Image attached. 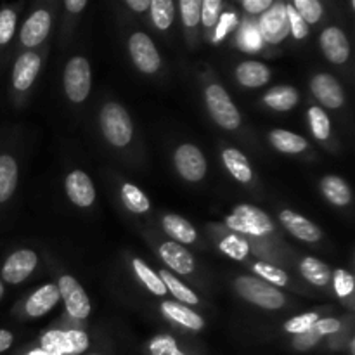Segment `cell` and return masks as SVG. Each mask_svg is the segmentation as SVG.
I'll list each match as a JSON object with an SVG mask.
<instances>
[{"instance_id": "6da1fadb", "label": "cell", "mask_w": 355, "mask_h": 355, "mask_svg": "<svg viewBox=\"0 0 355 355\" xmlns=\"http://www.w3.org/2000/svg\"><path fill=\"white\" fill-rule=\"evenodd\" d=\"M101 130L107 142L116 148H123L132 141L134 127L123 106L116 103H107L101 111Z\"/></svg>"}, {"instance_id": "7a4b0ae2", "label": "cell", "mask_w": 355, "mask_h": 355, "mask_svg": "<svg viewBox=\"0 0 355 355\" xmlns=\"http://www.w3.org/2000/svg\"><path fill=\"white\" fill-rule=\"evenodd\" d=\"M234 286L245 300L252 302V304L259 305L262 309H269V311L281 309L286 302L284 295L279 290H276V288L267 284L266 281L259 279V277H238Z\"/></svg>"}, {"instance_id": "3957f363", "label": "cell", "mask_w": 355, "mask_h": 355, "mask_svg": "<svg viewBox=\"0 0 355 355\" xmlns=\"http://www.w3.org/2000/svg\"><path fill=\"white\" fill-rule=\"evenodd\" d=\"M229 227L236 232H245L250 236H266L274 231L272 220L266 211L252 205H239L225 218Z\"/></svg>"}, {"instance_id": "277c9868", "label": "cell", "mask_w": 355, "mask_h": 355, "mask_svg": "<svg viewBox=\"0 0 355 355\" xmlns=\"http://www.w3.org/2000/svg\"><path fill=\"white\" fill-rule=\"evenodd\" d=\"M205 99H207L208 111H210L211 118L217 121L225 130H236L241 123V114H239L238 107L231 101L229 94L222 89L220 85L214 83L205 92Z\"/></svg>"}, {"instance_id": "5b68a950", "label": "cell", "mask_w": 355, "mask_h": 355, "mask_svg": "<svg viewBox=\"0 0 355 355\" xmlns=\"http://www.w3.org/2000/svg\"><path fill=\"white\" fill-rule=\"evenodd\" d=\"M90 85H92V73H90L89 61L76 55L66 64L64 69L66 96L73 103H83L89 97Z\"/></svg>"}, {"instance_id": "8992f818", "label": "cell", "mask_w": 355, "mask_h": 355, "mask_svg": "<svg viewBox=\"0 0 355 355\" xmlns=\"http://www.w3.org/2000/svg\"><path fill=\"white\" fill-rule=\"evenodd\" d=\"M89 347V336L83 331H49L42 336V350L47 355L82 354Z\"/></svg>"}, {"instance_id": "52a82bcc", "label": "cell", "mask_w": 355, "mask_h": 355, "mask_svg": "<svg viewBox=\"0 0 355 355\" xmlns=\"http://www.w3.org/2000/svg\"><path fill=\"white\" fill-rule=\"evenodd\" d=\"M128 51H130L132 61L134 64L141 69L142 73H151L158 71L162 59H159L158 51H156L155 44L151 38L146 33H134L128 40Z\"/></svg>"}, {"instance_id": "ba28073f", "label": "cell", "mask_w": 355, "mask_h": 355, "mask_svg": "<svg viewBox=\"0 0 355 355\" xmlns=\"http://www.w3.org/2000/svg\"><path fill=\"white\" fill-rule=\"evenodd\" d=\"M177 170L189 182H198L207 173V159L203 153L193 144H182L173 156Z\"/></svg>"}, {"instance_id": "9c48e42d", "label": "cell", "mask_w": 355, "mask_h": 355, "mask_svg": "<svg viewBox=\"0 0 355 355\" xmlns=\"http://www.w3.org/2000/svg\"><path fill=\"white\" fill-rule=\"evenodd\" d=\"M58 290H59V295L64 298L66 309H68V312L73 315V318L76 319L89 318L90 300L75 277L71 276L59 277Z\"/></svg>"}, {"instance_id": "30bf717a", "label": "cell", "mask_w": 355, "mask_h": 355, "mask_svg": "<svg viewBox=\"0 0 355 355\" xmlns=\"http://www.w3.org/2000/svg\"><path fill=\"white\" fill-rule=\"evenodd\" d=\"M38 259L31 250H17L9 259L6 260L2 267V279L10 284L23 283L33 269L37 267Z\"/></svg>"}, {"instance_id": "8fae6325", "label": "cell", "mask_w": 355, "mask_h": 355, "mask_svg": "<svg viewBox=\"0 0 355 355\" xmlns=\"http://www.w3.org/2000/svg\"><path fill=\"white\" fill-rule=\"evenodd\" d=\"M311 89L312 92H314V96L319 99V103L324 104L329 110H336V107H340L345 103L343 89L335 76L326 75V73H319V75H315L314 78H312Z\"/></svg>"}, {"instance_id": "7c38bea8", "label": "cell", "mask_w": 355, "mask_h": 355, "mask_svg": "<svg viewBox=\"0 0 355 355\" xmlns=\"http://www.w3.org/2000/svg\"><path fill=\"white\" fill-rule=\"evenodd\" d=\"M288 31H290V24H288V16L284 6H276L272 10L266 14L260 21L259 33L260 37L270 44H279L286 38Z\"/></svg>"}, {"instance_id": "4fadbf2b", "label": "cell", "mask_w": 355, "mask_h": 355, "mask_svg": "<svg viewBox=\"0 0 355 355\" xmlns=\"http://www.w3.org/2000/svg\"><path fill=\"white\" fill-rule=\"evenodd\" d=\"M66 193L76 207L82 208L90 207L96 200V187L90 177L82 170H75L66 177Z\"/></svg>"}, {"instance_id": "5bb4252c", "label": "cell", "mask_w": 355, "mask_h": 355, "mask_svg": "<svg viewBox=\"0 0 355 355\" xmlns=\"http://www.w3.org/2000/svg\"><path fill=\"white\" fill-rule=\"evenodd\" d=\"M321 47L328 61L335 62V64H343L349 59V38H347V35L340 28L329 26L322 31Z\"/></svg>"}, {"instance_id": "9a60e30c", "label": "cell", "mask_w": 355, "mask_h": 355, "mask_svg": "<svg viewBox=\"0 0 355 355\" xmlns=\"http://www.w3.org/2000/svg\"><path fill=\"white\" fill-rule=\"evenodd\" d=\"M51 14L47 10L40 9L31 14L21 28V42L24 47H35V45L42 44L51 31Z\"/></svg>"}, {"instance_id": "2e32d148", "label": "cell", "mask_w": 355, "mask_h": 355, "mask_svg": "<svg viewBox=\"0 0 355 355\" xmlns=\"http://www.w3.org/2000/svg\"><path fill=\"white\" fill-rule=\"evenodd\" d=\"M40 69V58L35 52H24L17 58L12 69V85L14 89L24 92L33 85L35 78Z\"/></svg>"}, {"instance_id": "e0dca14e", "label": "cell", "mask_w": 355, "mask_h": 355, "mask_svg": "<svg viewBox=\"0 0 355 355\" xmlns=\"http://www.w3.org/2000/svg\"><path fill=\"white\" fill-rule=\"evenodd\" d=\"M281 222H283L284 227L295 236V238L302 239V241H307V243H315L321 239L322 232L314 222L307 220L305 217L302 215L295 214L291 210H283L279 215Z\"/></svg>"}, {"instance_id": "ac0fdd59", "label": "cell", "mask_w": 355, "mask_h": 355, "mask_svg": "<svg viewBox=\"0 0 355 355\" xmlns=\"http://www.w3.org/2000/svg\"><path fill=\"white\" fill-rule=\"evenodd\" d=\"M159 255H162L163 262L168 267H172L175 272L182 274V276H189L194 270V259L184 246L179 243L168 241L163 243L159 246Z\"/></svg>"}, {"instance_id": "d6986e66", "label": "cell", "mask_w": 355, "mask_h": 355, "mask_svg": "<svg viewBox=\"0 0 355 355\" xmlns=\"http://www.w3.org/2000/svg\"><path fill=\"white\" fill-rule=\"evenodd\" d=\"M61 295H59L58 286L54 284H45L40 290L35 291L30 298L26 300V314L30 318H42L44 314H47L51 309L55 307V304L59 302Z\"/></svg>"}, {"instance_id": "ffe728a7", "label": "cell", "mask_w": 355, "mask_h": 355, "mask_svg": "<svg viewBox=\"0 0 355 355\" xmlns=\"http://www.w3.org/2000/svg\"><path fill=\"white\" fill-rule=\"evenodd\" d=\"M236 76L241 85L257 89L269 82L270 69L259 61H245L236 68Z\"/></svg>"}, {"instance_id": "44dd1931", "label": "cell", "mask_w": 355, "mask_h": 355, "mask_svg": "<svg viewBox=\"0 0 355 355\" xmlns=\"http://www.w3.org/2000/svg\"><path fill=\"white\" fill-rule=\"evenodd\" d=\"M162 312L166 318L173 319L175 322L193 329V331H200V329L205 328V321L201 319V315H198L196 312L191 311L186 305H179L175 302H165L162 305Z\"/></svg>"}, {"instance_id": "7402d4cb", "label": "cell", "mask_w": 355, "mask_h": 355, "mask_svg": "<svg viewBox=\"0 0 355 355\" xmlns=\"http://www.w3.org/2000/svg\"><path fill=\"white\" fill-rule=\"evenodd\" d=\"M17 186V163L12 156L0 155V205L10 200Z\"/></svg>"}, {"instance_id": "603a6c76", "label": "cell", "mask_w": 355, "mask_h": 355, "mask_svg": "<svg viewBox=\"0 0 355 355\" xmlns=\"http://www.w3.org/2000/svg\"><path fill=\"white\" fill-rule=\"evenodd\" d=\"M222 162H224L225 168L229 170V173H231L236 180H239V182L243 184L252 180V166H250L248 158H246L241 151H238V149H225V151L222 153Z\"/></svg>"}, {"instance_id": "cb8c5ba5", "label": "cell", "mask_w": 355, "mask_h": 355, "mask_svg": "<svg viewBox=\"0 0 355 355\" xmlns=\"http://www.w3.org/2000/svg\"><path fill=\"white\" fill-rule=\"evenodd\" d=\"M163 229L175 241L184 243V245H193L196 241V229L191 225V222H187L184 217H179V215H165L163 217Z\"/></svg>"}, {"instance_id": "d4e9b609", "label": "cell", "mask_w": 355, "mask_h": 355, "mask_svg": "<svg viewBox=\"0 0 355 355\" xmlns=\"http://www.w3.org/2000/svg\"><path fill=\"white\" fill-rule=\"evenodd\" d=\"M322 194L331 201L336 207H347V205L352 201V193H350V187L347 186L345 180L342 177L336 175H328L322 179L321 182Z\"/></svg>"}, {"instance_id": "484cf974", "label": "cell", "mask_w": 355, "mask_h": 355, "mask_svg": "<svg viewBox=\"0 0 355 355\" xmlns=\"http://www.w3.org/2000/svg\"><path fill=\"white\" fill-rule=\"evenodd\" d=\"M269 139L277 151L286 153V155H297V153H302L307 149V141L290 130H281V128H277V130L270 132Z\"/></svg>"}, {"instance_id": "4316f807", "label": "cell", "mask_w": 355, "mask_h": 355, "mask_svg": "<svg viewBox=\"0 0 355 355\" xmlns=\"http://www.w3.org/2000/svg\"><path fill=\"white\" fill-rule=\"evenodd\" d=\"M300 272L314 286H326L331 279V270H329L328 263L321 262L314 257H307V259L302 260Z\"/></svg>"}, {"instance_id": "83f0119b", "label": "cell", "mask_w": 355, "mask_h": 355, "mask_svg": "<svg viewBox=\"0 0 355 355\" xmlns=\"http://www.w3.org/2000/svg\"><path fill=\"white\" fill-rule=\"evenodd\" d=\"M266 104L269 107L276 111H290L291 107L297 106L298 103V92L293 89V87L288 85H281V87H274L272 90L266 94L263 97Z\"/></svg>"}, {"instance_id": "f1b7e54d", "label": "cell", "mask_w": 355, "mask_h": 355, "mask_svg": "<svg viewBox=\"0 0 355 355\" xmlns=\"http://www.w3.org/2000/svg\"><path fill=\"white\" fill-rule=\"evenodd\" d=\"M158 276L162 277L163 284H165V288H166V291H170V293H172L173 297L177 298V300L184 302V304H187V305H196L198 302H200L198 295L194 293L193 290H189L186 284L180 283V281L177 279L173 274H170L168 270H162Z\"/></svg>"}, {"instance_id": "f546056e", "label": "cell", "mask_w": 355, "mask_h": 355, "mask_svg": "<svg viewBox=\"0 0 355 355\" xmlns=\"http://www.w3.org/2000/svg\"><path fill=\"white\" fill-rule=\"evenodd\" d=\"M132 263H134V270H135V274H137V277L146 284V286H148V290L151 291V293L158 295V297H163L165 293H168L165 288V284H163L162 277H159L155 270L149 269V267L146 266L142 260L134 259V262Z\"/></svg>"}, {"instance_id": "4dcf8cb0", "label": "cell", "mask_w": 355, "mask_h": 355, "mask_svg": "<svg viewBox=\"0 0 355 355\" xmlns=\"http://www.w3.org/2000/svg\"><path fill=\"white\" fill-rule=\"evenodd\" d=\"M121 198H123L128 210L134 211V214H146L149 210V207H151L148 196L137 186H134V184H123V187H121Z\"/></svg>"}, {"instance_id": "1f68e13d", "label": "cell", "mask_w": 355, "mask_h": 355, "mask_svg": "<svg viewBox=\"0 0 355 355\" xmlns=\"http://www.w3.org/2000/svg\"><path fill=\"white\" fill-rule=\"evenodd\" d=\"M149 7H151V16L156 28H159V30H168L173 21L172 0H153V2H149Z\"/></svg>"}, {"instance_id": "d6a6232c", "label": "cell", "mask_w": 355, "mask_h": 355, "mask_svg": "<svg viewBox=\"0 0 355 355\" xmlns=\"http://www.w3.org/2000/svg\"><path fill=\"white\" fill-rule=\"evenodd\" d=\"M309 121H311V130L315 139L319 141H326L331 134V121L326 116L324 111L318 106H312L309 110Z\"/></svg>"}, {"instance_id": "836d02e7", "label": "cell", "mask_w": 355, "mask_h": 355, "mask_svg": "<svg viewBox=\"0 0 355 355\" xmlns=\"http://www.w3.org/2000/svg\"><path fill=\"white\" fill-rule=\"evenodd\" d=\"M291 6L307 24L319 23V19L322 17V6L318 0H295V3Z\"/></svg>"}, {"instance_id": "e575fe53", "label": "cell", "mask_w": 355, "mask_h": 355, "mask_svg": "<svg viewBox=\"0 0 355 355\" xmlns=\"http://www.w3.org/2000/svg\"><path fill=\"white\" fill-rule=\"evenodd\" d=\"M220 250L225 255H229L234 260H245L246 257H248V243L236 234L227 236L225 239H222Z\"/></svg>"}, {"instance_id": "d590c367", "label": "cell", "mask_w": 355, "mask_h": 355, "mask_svg": "<svg viewBox=\"0 0 355 355\" xmlns=\"http://www.w3.org/2000/svg\"><path fill=\"white\" fill-rule=\"evenodd\" d=\"M253 270H255L260 277H263V279L269 281V283L276 284V286H286L288 284L286 272L281 269H277V267H272L270 263L259 262L253 266Z\"/></svg>"}, {"instance_id": "8d00e7d4", "label": "cell", "mask_w": 355, "mask_h": 355, "mask_svg": "<svg viewBox=\"0 0 355 355\" xmlns=\"http://www.w3.org/2000/svg\"><path fill=\"white\" fill-rule=\"evenodd\" d=\"M17 16L12 9L0 10V45H6L12 40L16 30Z\"/></svg>"}, {"instance_id": "74e56055", "label": "cell", "mask_w": 355, "mask_h": 355, "mask_svg": "<svg viewBox=\"0 0 355 355\" xmlns=\"http://www.w3.org/2000/svg\"><path fill=\"white\" fill-rule=\"evenodd\" d=\"M151 355H186L170 336H156L149 345Z\"/></svg>"}, {"instance_id": "f35d334b", "label": "cell", "mask_w": 355, "mask_h": 355, "mask_svg": "<svg viewBox=\"0 0 355 355\" xmlns=\"http://www.w3.org/2000/svg\"><path fill=\"white\" fill-rule=\"evenodd\" d=\"M180 12L182 21L187 28H194L200 23L201 0H180Z\"/></svg>"}, {"instance_id": "ab89813d", "label": "cell", "mask_w": 355, "mask_h": 355, "mask_svg": "<svg viewBox=\"0 0 355 355\" xmlns=\"http://www.w3.org/2000/svg\"><path fill=\"white\" fill-rule=\"evenodd\" d=\"M318 319H319L318 314H314V312H309V314H304V315H297V318H293L291 321H288L286 324H284V329H286L288 333L302 335V333L312 329V326L315 324Z\"/></svg>"}, {"instance_id": "60d3db41", "label": "cell", "mask_w": 355, "mask_h": 355, "mask_svg": "<svg viewBox=\"0 0 355 355\" xmlns=\"http://www.w3.org/2000/svg\"><path fill=\"white\" fill-rule=\"evenodd\" d=\"M284 10H286V16H288V24H290V30L291 33H293V37L297 38V40H302V38H305L309 35V24L305 23L304 19L300 17V14L295 10L293 6H286L284 7Z\"/></svg>"}, {"instance_id": "b9f144b4", "label": "cell", "mask_w": 355, "mask_h": 355, "mask_svg": "<svg viewBox=\"0 0 355 355\" xmlns=\"http://www.w3.org/2000/svg\"><path fill=\"white\" fill-rule=\"evenodd\" d=\"M220 7H222L220 0H205V2H201L200 19L203 21L205 26L211 28L217 24L218 14H220Z\"/></svg>"}, {"instance_id": "7bdbcfd3", "label": "cell", "mask_w": 355, "mask_h": 355, "mask_svg": "<svg viewBox=\"0 0 355 355\" xmlns=\"http://www.w3.org/2000/svg\"><path fill=\"white\" fill-rule=\"evenodd\" d=\"M335 279V290L338 297H349L354 290V277L352 274L347 272L345 269H338L333 276Z\"/></svg>"}, {"instance_id": "ee69618b", "label": "cell", "mask_w": 355, "mask_h": 355, "mask_svg": "<svg viewBox=\"0 0 355 355\" xmlns=\"http://www.w3.org/2000/svg\"><path fill=\"white\" fill-rule=\"evenodd\" d=\"M243 47H246L248 51H257V49L262 47V37L259 33V28L248 24V28H245L241 33Z\"/></svg>"}, {"instance_id": "f6af8a7d", "label": "cell", "mask_w": 355, "mask_h": 355, "mask_svg": "<svg viewBox=\"0 0 355 355\" xmlns=\"http://www.w3.org/2000/svg\"><path fill=\"white\" fill-rule=\"evenodd\" d=\"M236 23H238V17H236L234 12H227L224 14V16L218 19V24H217V31H215V37L214 40L215 42H220L222 38L225 37V35L229 33V31L232 30V28L236 26Z\"/></svg>"}, {"instance_id": "bcb514c9", "label": "cell", "mask_w": 355, "mask_h": 355, "mask_svg": "<svg viewBox=\"0 0 355 355\" xmlns=\"http://www.w3.org/2000/svg\"><path fill=\"white\" fill-rule=\"evenodd\" d=\"M312 329L315 331V335L324 336L336 333L340 329V322L336 319H321V321H315V324L312 326Z\"/></svg>"}, {"instance_id": "7dc6e473", "label": "cell", "mask_w": 355, "mask_h": 355, "mask_svg": "<svg viewBox=\"0 0 355 355\" xmlns=\"http://www.w3.org/2000/svg\"><path fill=\"white\" fill-rule=\"evenodd\" d=\"M243 7H245V10H248V12L260 14L272 7V0H243Z\"/></svg>"}, {"instance_id": "c3c4849f", "label": "cell", "mask_w": 355, "mask_h": 355, "mask_svg": "<svg viewBox=\"0 0 355 355\" xmlns=\"http://www.w3.org/2000/svg\"><path fill=\"white\" fill-rule=\"evenodd\" d=\"M314 333H315L314 329H309V331L302 333V335L297 338V342H295L298 349H307V347L314 345V343L319 340V335H314Z\"/></svg>"}, {"instance_id": "681fc988", "label": "cell", "mask_w": 355, "mask_h": 355, "mask_svg": "<svg viewBox=\"0 0 355 355\" xmlns=\"http://www.w3.org/2000/svg\"><path fill=\"white\" fill-rule=\"evenodd\" d=\"M12 342H14L12 333L7 331V329H0V354L9 350V347L12 345Z\"/></svg>"}, {"instance_id": "f907efd6", "label": "cell", "mask_w": 355, "mask_h": 355, "mask_svg": "<svg viewBox=\"0 0 355 355\" xmlns=\"http://www.w3.org/2000/svg\"><path fill=\"white\" fill-rule=\"evenodd\" d=\"M66 9L73 14H78L87 6V0H66Z\"/></svg>"}, {"instance_id": "816d5d0a", "label": "cell", "mask_w": 355, "mask_h": 355, "mask_svg": "<svg viewBox=\"0 0 355 355\" xmlns=\"http://www.w3.org/2000/svg\"><path fill=\"white\" fill-rule=\"evenodd\" d=\"M127 6L130 9L142 12V10H146L149 7V0H127Z\"/></svg>"}, {"instance_id": "f5cc1de1", "label": "cell", "mask_w": 355, "mask_h": 355, "mask_svg": "<svg viewBox=\"0 0 355 355\" xmlns=\"http://www.w3.org/2000/svg\"><path fill=\"white\" fill-rule=\"evenodd\" d=\"M2 297H3V283L2 279H0V300H2Z\"/></svg>"}, {"instance_id": "db71d44e", "label": "cell", "mask_w": 355, "mask_h": 355, "mask_svg": "<svg viewBox=\"0 0 355 355\" xmlns=\"http://www.w3.org/2000/svg\"><path fill=\"white\" fill-rule=\"evenodd\" d=\"M30 355H47L44 352V350H37V352H31Z\"/></svg>"}, {"instance_id": "11a10c76", "label": "cell", "mask_w": 355, "mask_h": 355, "mask_svg": "<svg viewBox=\"0 0 355 355\" xmlns=\"http://www.w3.org/2000/svg\"><path fill=\"white\" fill-rule=\"evenodd\" d=\"M90 355H99V354H90Z\"/></svg>"}]
</instances>
